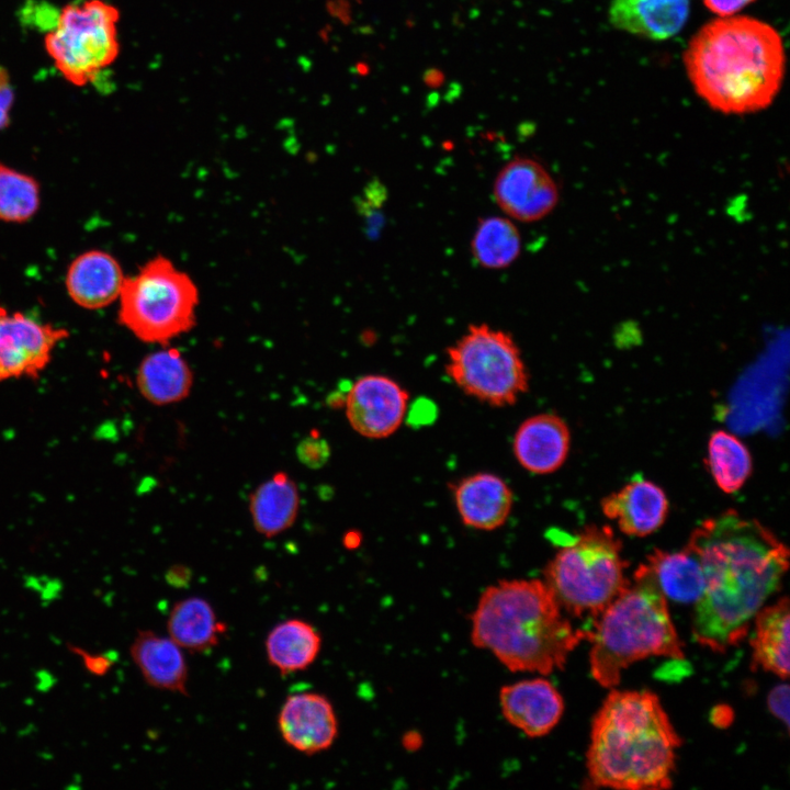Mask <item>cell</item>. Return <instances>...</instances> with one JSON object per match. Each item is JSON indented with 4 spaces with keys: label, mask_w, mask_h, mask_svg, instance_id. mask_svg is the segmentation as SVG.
Here are the masks:
<instances>
[{
    "label": "cell",
    "mask_w": 790,
    "mask_h": 790,
    "mask_svg": "<svg viewBox=\"0 0 790 790\" xmlns=\"http://www.w3.org/2000/svg\"><path fill=\"white\" fill-rule=\"evenodd\" d=\"M633 578L596 618L588 634L590 673L605 688L617 686L622 672L643 658H684L665 596L641 565Z\"/></svg>",
    "instance_id": "5b68a950"
},
{
    "label": "cell",
    "mask_w": 790,
    "mask_h": 790,
    "mask_svg": "<svg viewBox=\"0 0 790 790\" xmlns=\"http://www.w3.org/2000/svg\"><path fill=\"white\" fill-rule=\"evenodd\" d=\"M445 372L467 396L492 407L515 405L529 388V374L512 336L474 324L448 348Z\"/></svg>",
    "instance_id": "ba28073f"
},
{
    "label": "cell",
    "mask_w": 790,
    "mask_h": 790,
    "mask_svg": "<svg viewBox=\"0 0 790 790\" xmlns=\"http://www.w3.org/2000/svg\"><path fill=\"white\" fill-rule=\"evenodd\" d=\"M136 384L146 400L163 406L189 396L193 373L177 349L167 348L143 359L137 370Z\"/></svg>",
    "instance_id": "44dd1931"
},
{
    "label": "cell",
    "mask_w": 790,
    "mask_h": 790,
    "mask_svg": "<svg viewBox=\"0 0 790 790\" xmlns=\"http://www.w3.org/2000/svg\"><path fill=\"white\" fill-rule=\"evenodd\" d=\"M125 276L119 261L102 250L76 257L66 274V289L79 306L99 309L120 297Z\"/></svg>",
    "instance_id": "ac0fdd59"
},
{
    "label": "cell",
    "mask_w": 790,
    "mask_h": 790,
    "mask_svg": "<svg viewBox=\"0 0 790 790\" xmlns=\"http://www.w3.org/2000/svg\"><path fill=\"white\" fill-rule=\"evenodd\" d=\"M753 667L787 679L789 676L790 612L787 597L761 608L754 618Z\"/></svg>",
    "instance_id": "d4e9b609"
},
{
    "label": "cell",
    "mask_w": 790,
    "mask_h": 790,
    "mask_svg": "<svg viewBox=\"0 0 790 790\" xmlns=\"http://www.w3.org/2000/svg\"><path fill=\"white\" fill-rule=\"evenodd\" d=\"M453 499L463 524L493 531L503 527L514 506V493L500 476L481 472L458 481Z\"/></svg>",
    "instance_id": "e0dca14e"
},
{
    "label": "cell",
    "mask_w": 790,
    "mask_h": 790,
    "mask_svg": "<svg viewBox=\"0 0 790 790\" xmlns=\"http://www.w3.org/2000/svg\"><path fill=\"white\" fill-rule=\"evenodd\" d=\"M119 298L120 323L144 342L165 345L194 326L198 289L165 257L125 278Z\"/></svg>",
    "instance_id": "52a82bcc"
},
{
    "label": "cell",
    "mask_w": 790,
    "mask_h": 790,
    "mask_svg": "<svg viewBox=\"0 0 790 790\" xmlns=\"http://www.w3.org/2000/svg\"><path fill=\"white\" fill-rule=\"evenodd\" d=\"M621 542L607 527H587L548 564L544 583L560 607L597 618L628 586Z\"/></svg>",
    "instance_id": "8992f818"
},
{
    "label": "cell",
    "mask_w": 790,
    "mask_h": 790,
    "mask_svg": "<svg viewBox=\"0 0 790 790\" xmlns=\"http://www.w3.org/2000/svg\"><path fill=\"white\" fill-rule=\"evenodd\" d=\"M167 582L176 587H183L191 580V571L184 565H173L167 571Z\"/></svg>",
    "instance_id": "e575fe53"
},
{
    "label": "cell",
    "mask_w": 790,
    "mask_h": 790,
    "mask_svg": "<svg viewBox=\"0 0 790 790\" xmlns=\"http://www.w3.org/2000/svg\"><path fill=\"white\" fill-rule=\"evenodd\" d=\"M561 610L542 580H499L477 601L471 616V641L511 672L551 674L564 666L589 634L575 629Z\"/></svg>",
    "instance_id": "3957f363"
},
{
    "label": "cell",
    "mask_w": 790,
    "mask_h": 790,
    "mask_svg": "<svg viewBox=\"0 0 790 790\" xmlns=\"http://www.w3.org/2000/svg\"><path fill=\"white\" fill-rule=\"evenodd\" d=\"M689 11V0H611L608 13L613 27L663 41L680 32Z\"/></svg>",
    "instance_id": "ffe728a7"
},
{
    "label": "cell",
    "mask_w": 790,
    "mask_h": 790,
    "mask_svg": "<svg viewBox=\"0 0 790 790\" xmlns=\"http://www.w3.org/2000/svg\"><path fill=\"white\" fill-rule=\"evenodd\" d=\"M117 9L103 0L65 5L45 36V49L70 83L93 81L117 57Z\"/></svg>",
    "instance_id": "9c48e42d"
},
{
    "label": "cell",
    "mask_w": 790,
    "mask_h": 790,
    "mask_svg": "<svg viewBox=\"0 0 790 790\" xmlns=\"http://www.w3.org/2000/svg\"><path fill=\"white\" fill-rule=\"evenodd\" d=\"M668 499L655 483L636 474L622 488L601 501L603 515L630 537H646L658 530L668 515Z\"/></svg>",
    "instance_id": "9a60e30c"
},
{
    "label": "cell",
    "mask_w": 790,
    "mask_h": 790,
    "mask_svg": "<svg viewBox=\"0 0 790 790\" xmlns=\"http://www.w3.org/2000/svg\"><path fill=\"white\" fill-rule=\"evenodd\" d=\"M707 463L718 487L737 492L752 473V458L745 444L724 430L714 431L708 443Z\"/></svg>",
    "instance_id": "83f0119b"
},
{
    "label": "cell",
    "mask_w": 790,
    "mask_h": 790,
    "mask_svg": "<svg viewBox=\"0 0 790 790\" xmlns=\"http://www.w3.org/2000/svg\"><path fill=\"white\" fill-rule=\"evenodd\" d=\"M40 185L31 176L0 162V219L23 223L40 206Z\"/></svg>",
    "instance_id": "f1b7e54d"
},
{
    "label": "cell",
    "mask_w": 790,
    "mask_h": 790,
    "mask_svg": "<svg viewBox=\"0 0 790 790\" xmlns=\"http://www.w3.org/2000/svg\"><path fill=\"white\" fill-rule=\"evenodd\" d=\"M68 335L64 328L0 306V382L37 377L52 360L56 346Z\"/></svg>",
    "instance_id": "30bf717a"
},
{
    "label": "cell",
    "mask_w": 790,
    "mask_h": 790,
    "mask_svg": "<svg viewBox=\"0 0 790 790\" xmlns=\"http://www.w3.org/2000/svg\"><path fill=\"white\" fill-rule=\"evenodd\" d=\"M12 103L13 92L9 84L8 74L0 68V129L7 127L10 122Z\"/></svg>",
    "instance_id": "836d02e7"
},
{
    "label": "cell",
    "mask_w": 790,
    "mask_h": 790,
    "mask_svg": "<svg viewBox=\"0 0 790 790\" xmlns=\"http://www.w3.org/2000/svg\"><path fill=\"white\" fill-rule=\"evenodd\" d=\"M69 651L80 658L83 667L93 676L106 675L114 665L113 656L104 653H91L77 645H70Z\"/></svg>",
    "instance_id": "4dcf8cb0"
},
{
    "label": "cell",
    "mask_w": 790,
    "mask_h": 790,
    "mask_svg": "<svg viewBox=\"0 0 790 790\" xmlns=\"http://www.w3.org/2000/svg\"><path fill=\"white\" fill-rule=\"evenodd\" d=\"M684 64L695 91L712 110L743 115L774 102L785 77L786 53L770 24L751 16H718L692 36Z\"/></svg>",
    "instance_id": "7a4b0ae2"
},
{
    "label": "cell",
    "mask_w": 790,
    "mask_h": 790,
    "mask_svg": "<svg viewBox=\"0 0 790 790\" xmlns=\"http://www.w3.org/2000/svg\"><path fill=\"white\" fill-rule=\"evenodd\" d=\"M770 712L780 721L789 725V686L781 684L775 687L768 696Z\"/></svg>",
    "instance_id": "1f68e13d"
},
{
    "label": "cell",
    "mask_w": 790,
    "mask_h": 790,
    "mask_svg": "<svg viewBox=\"0 0 790 790\" xmlns=\"http://www.w3.org/2000/svg\"><path fill=\"white\" fill-rule=\"evenodd\" d=\"M269 664L282 675L307 669L321 650V635L309 622L290 619L278 623L264 642Z\"/></svg>",
    "instance_id": "cb8c5ba5"
},
{
    "label": "cell",
    "mask_w": 790,
    "mask_h": 790,
    "mask_svg": "<svg viewBox=\"0 0 790 790\" xmlns=\"http://www.w3.org/2000/svg\"><path fill=\"white\" fill-rule=\"evenodd\" d=\"M665 598L696 603L704 588V575L697 556L687 548L680 551L655 550L640 564Z\"/></svg>",
    "instance_id": "7402d4cb"
},
{
    "label": "cell",
    "mask_w": 790,
    "mask_h": 790,
    "mask_svg": "<svg viewBox=\"0 0 790 790\" xmlns=\"http://www.w3.org/2000/svg\"><path fill=\"white\" fill-rule=\"evenodd\" d=\"M521 237L508 218L489 216L479 221L471 241L474 260L486 269H504L516 261Z\"/></svg>",
    "instance_id": "4316f807"
},
{
    "label": "cell",
    "mask_w": 790,
    "mask_h": 790,
    "mask_svg": "<svg viewBox=\"0 0 790 790\" xmlns=\"http://www.w3.org/2000/svg\"><path fill=\"white\" fill-rule=\"evenodd\" d=\"M499 706L506 721L529 737L550 733L564 712L561 693L541 677L504 686L499 691Z\"/></svg>",
    "instance_id": "5bb4252c"
},
{
    "label": "cell",
    "mask_w": 790,
    "mask_h": 790,
    "mask_svg": "<svg viewBox=\"0 0 790 790\" xmlns=\"http://www.w3.org/2000/svg\"><path fill=\"white\" fill-rule=\"evenodd\" d=\"M168 636L182 650L204 653L218 644L226 625L217 620L212 605L201 597L179 600L167 620Z\"/></svg>",
    "instance_id": "484cf974"
},
{
    "label": "cell",
    "mask_w": 790,
    "mask_h": 790,
    "mask_svg": "<svg viewBox=\"0 0 790 790\" xmlns=\"http://www.w3.org/2000/svg\"><path fill=\"white\" fill-rule=\"evenodd\" d=\"M571 435L557 415L542 413L523 420L512 440V452L521 467L532 474H550L565 462Z\"/></svg>",
    "instance_id": "2e32d148"
},
{
    "label": "cell",
    "mask_w": 790,
    "mask_h": 790,
    "mask_svg": "<svg viewBox=\"0 0 790 790\" xmlns=\"http://www.w3.org/2000/svg\"><path fill=\"white\" fill-rule=\"evenodd\" d=\"M300 493L296 483L284 472L260 484L249 498L255 529L272 538L291 528L298 514Z\"/></svg>",
    "instance_id": "603a6c76"
},
{
    "label": "cell",
    "mask_w": 790,
    "mask_h": 790,
    "mask_svg": "<svg viewBox=\"0 0 790 790\" xmlns=\"http://www.w3.org/2000/svg\"><path fill=\"white\" fill-rule=\"evenodd\" d=\"M686 548L704 575L695 603L693 637L724 652L744 640L757 612L780 587L789 567L788 549L757 520L734 510L702 521Z\"/></svg>",
    "instance_id": "6da1fadb"
},
{
    "label": "cell",
    "mask_w": 790,
    "mask_h": 790,
    "mask_svg": "<svg viewBox=\"0 0 790 790\" xmlns=\"http://www.w3.org/2000/svg\"><path fill=\"white\" fill-rule=\"evenodd\" d=\"M493 195L508 217L523 223L546 217L560 201L550 171L529 157H516L503 166L494 180Z\"/></svg>",
    "instance_id": "8fae6325"
},
{
    "label": "cell",
    "mask_w": 790,
    "mask_h": 790,
    "mask_svg": "<svg viewBox=\"0 0 790 790\" xmlns=\"http://www.w3.org/2000/svg\"><path fill=\"white\" fill-rule=\"evenodd\" d=\"M408 400V392L398 382L386 375L369 374L350 386L343 405L356 432L369 439H383L403 424Z\"/></svg>",
    "instance_id": "7c38bea8"
},
{
    "label": "cell",
    "mask_w": 790,
    "mask_h": 790,
    "mask_svg": "<svg viewBox=\"0 0 790 790\" xmlns=\"http://www.w3.org/2000/svg\"><path fill=\"white\" fill-rule=\"evenodd\" d=\"M703 4L719 18L732 16L755 0H702Z\"/></svg>",
    "instance_id": "d6a6232c"
},
{
    "label": "cell",
    "mask_w": 790,
    "mask_h": 790,
    "mask_svg": "<svg viewBox=\"0 0 790 790\" xmlns=\"http://www.w3.org/2000/svg\"><path fill=\"white\" fill-rule=\"evenodd\" d=\"M129 654L146 684L159 690L188 696L189 672L182 648L169 636L151 630L136 633Z\"/></svg>",
    "instance_id": "d6986e66"
},
{
    "label": "cell",
    "mask_w": 790,
    "mask_h": 790,
    "mask_svg": "<svg viewBox=\"0 0 790 790\" xmlns=\"http://www.w3.org/2000/svg\"><path fill=\"white\" fill-rule=\"evenodd\" d=\"M298 460L311 469L324 466L330 456V447L317 432L303 439L296 449Z\"/></svg>",
    "instance_id": "f546056e"
},
{
    "label": "cell",
    "mask_w": 790,
    "mask_h": 790,
    "mask_svg": "<svg viewBox=\"0 0 790 790\" xmlns=\"http://www.w3.org/2000/svg\"><path fill=\"white\" fill-rule=\"evenodd\" d=\"M681 741L650 691H611L597 712L587 752L589 788L667 789Z\"/></svg>",
    "instance_id": "277c9868"
},
{
    "label": "cell",
    "mask_w": 790,
    "mask_h": 790,
    "mask_svg": "<svg viewBox=\"0 0 790 790\" xmlns=\"http://www.w3.org/2000/svg\"><path fill=\"white\" fill-rule=\"evenodd\" d=\"M276 723L283 741L308 756L327 751L338 736L335 709L327 697L316 692L289 696Z\"/></svg>",
    "instance_id": "4fadbf2b"
}]
</instances>
